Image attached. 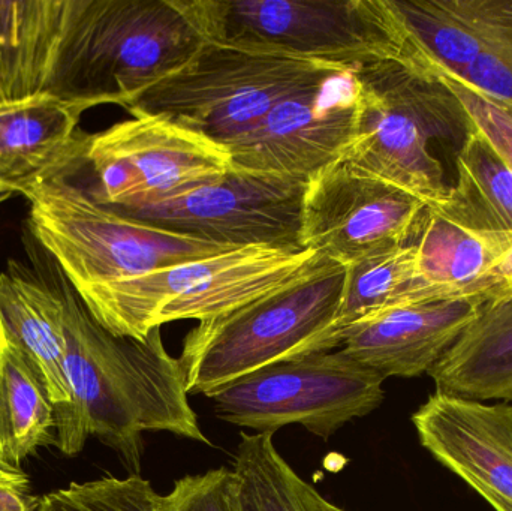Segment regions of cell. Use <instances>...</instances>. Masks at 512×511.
<instances>
[{
    "mask_svg": "<svg viewBox=\"0 0 512 511\" xmlns=\"http://www.w3.org/2000/svg\"><path fill=\"white\" fill-rule=\"evenodd\" d=\"M421 446L495 511H512V405L435 392L412 416Z\"/></svg>",
    "mask_w": 512,
    "mask_h": 511,
    "instance_id": "14",
    "label": "cell"
},
{
    "mask_svg": "<svg viewBox=\"0 0 512 511\" xmlns=\"http://www.w3.org/2000/svg\"><path fill=\"white\" fill-rule=\"evenodd\" d=\"M38 503L29 483L0 482V511H36Z\"/></svg>",
    "mask_w": 512,
    "mask_h": 511,
    "instance_id": "29",
    "label": "cell"
},
{
    "mask_svg": "<svg viewBox=\"0 0 512 511\" xmlns=\"http://www.w3.org/2000/svg\"><path fill=\"white\" fill-rule=\"evenodd\" d=\"M478 92H480V90H478ZM492 101H493V99H492ZM493 102H496V104H498L499 107L502 108V110L507 111L508 116H510L512 119V101H493Z\"/></svg>",
    "mask_w": 512,
    "mask_h": 511,
    "instance_id": "32",
    "label": "cell"
},
{
    "mask_svg": "<svg viewBox=\"0 0 512 511\" xmlns=\"http://www.w3.org/2000/svg\"><path fill=\"white\" fill-rule=\"evenodd\" d=\"M322 511H346L343 509H340V507L334 506V504H331L330 501L324 500V503H322Z\"/></svg>",
    "mask_w": 512,
    "mask_h": 511,
    "instance_id": "33",
    "label": "cell"
},
{
    "mask_svg": "<svg viewBox=\"0 0 512 511\" xmlns=\"http://www.w3.org/2000/svg\"><path fill=\"white\" fill-rule=\"evenodd\" d=\"M408 243L417 252L421 281L438 299L486 302L487 275L511 248L512 231L472 230L426 207Z\"/></svg>",
    "mask_w": 512,
    "mask_h": 511,
    "instance_id": "18",
    "label": "cell"
},
{
    "mask_svg": "<svg viewBox=\"0 0 512 511\" xmlns=\"http://www.w3.org/2000/svg\"><path fill=\"white\" fill-rule=\"evenodd\" d=\"M54 281L63 299L65 375L84 440L95 435L132 474H140L146 432L210 444L189 404L185 366L168 353L161 327L141 341L111 335L59 269Z\"/></svg>",
    "mask_w": 512,
    "mask_h": 511,
    "instance_id": "1",
    "label": "cell"
},
{
    "mask_svg": "<svg viewBox=\"0 0 512 511\" xmlns=\"http://www.w3.org/2000/svg\"><path fill=\"white\" fill-rule=\"evenodd\" d=\"M233 471L242 511H322L324 497L277 452L273 434H242Z\"/></svg>",
    "mask_w": 512,
    "mask_h": 511,
    "instance_id": "25",
    "label": "cell"
},
{
    "mask_svg": "<svg viewBox=\"0 0 512 511\" xmlns=\"http://www.w3.org/2000/svg\"><path fill=\"white\" fill-rule=\"evenodd\" d=\"M161 495L140 474L71 483L39 498L36 511H159Z\"/></svg>",
    "mask_w": 512,
    "mask_h": 511,
    "instance_id": "26",
    "label": "cell"
},
{
    "mask_svg": "<svg viewBox=\"0 0 512 511\" xmlns=\"http://www.w3.org/2000/svg\"><path fill=\"white\" fill-rule=\"evenodd\" d=\"M0 482L29 483V479L21 468L11 467L0 461Z\"/></svg>",
    "mask_w": 512,
    "mask_h": 511,
    "instance_id": "31",
    "label": "cell"
},
{
    "mask_svg": "<svg viewBox=\"0 0 512 511\" xmlns=\"http://www.w3.org/2000/svg\"><path fill=\"white\" fill-rule=\"evenodd\" d=\"M481 303L474 297L400 303L346 329L340 350L384 380L421 377L453 347Z\"/></svg>",
    "mask_w": 512,
    "mask_h": 511,
    "instance_id": "15",
    "label": "cell"
},
{
    "mask_svg": "<svg viewBox=\"0 0 512 511\" xmlns=\"http://www.w3.org/2000/svg\"><path fill=\"white\" fill-rule=\"evenodd\" d=\"M346 267L330 258L294 284L188 333L180 362L189 395L215 396L274 363L331 350Z\"/></svg>",
    "mask_w": 512,
    "mask_h": 511,
    "instance_id": "3",
    "label": "cell"
},
{
    "mask_svg": "<svg viewBox=\"0 0 512 511\" xmlns=\"http://www.w3.org/2000/svg\"><path fill=\"white\" fill-rule=\"evenodd\" d=\"M354 75L361 89V120L345 158L426 206L447 200L450 185L430 141L463 143L468 135L471 122L456 96L441 81L402 63H376Z\"/></svg>",
    "mask_w": 512,
    "mask_h": 511,
    "instance_id": "8",
    "label": "cell"
},
{
    "mask_svg": "<svg viewBox=\"0 0 512 511\" xmlns=\"http://www.w3.org/2000/svg\"><path fill=\"white\" fill-rule=\"evenodd\" d=\"M24 197L30 233L84 306L138 276L237 249L120 215L65 180Z\"/></svg>",
    "mask_w": 512,
    "mask_h": 511,
    "instance_id": "4",
    "label": "cell"
},
{
    "mask_svg": "<svg viewBox=\"0 0 512 511\" xmlns=\"http://www.w3.org/2000/svg\"><path fill=\"white\" fill-rule=\"evenodd\" d=\"M204 41L358 71L403 63L390 0H185Z\"/></svg>",
    "mask_w": 512,
    "mask_h": 511,
    "instance_id": "5",
    "label": "cell"
},
{
    "mask_svg": "<svg viewBox=\"0 0 512 511\" xmlns=\"http://www.w3.org/2000/svg\"><path fill=\"white\" fill-rule=\"evenodd\" d=\"M456 171L447 200L427 207L472 230L512 231V170L472 123L457 152Z\"/></svg>",
    "mask_w": 512,
    "mask_h": 511,
    "instance_id": "22",
    "label": "cell"
},
{
    "mask_svg": "<svg viewBox=\"0 0 512 511\" xmlns=\"http://www.w3.org/2000/svg\"><path fill=\"white\" fill-rule=\"evenodd\" d=\"M348 69L285 54L204 42L186 65L125 108L162 116L224 144L245 134L283 99Z\"/></svg>",
    "mask_w": 512,
    "mask_h": 511,
    "instance_id": "7",
    "label": "cell"
},
{
    "mask_svg": "<svg viewBox=\"0 0 512 511\" xmlns=\"http://www.w3.org/2000/svg\"><path fill=\"white\" fill-rule=\"evenodd\" d=\"M384 381L339 348L259 369L212 399L219 419L239 428L274 435L300 425L328 440L381 407Z\"/></svg>",
    "mask_w": 512,
    "mask_h": 511,
    "instance_id": "10",
    "label": "cell"
},
{
    "mask_svg": "<svg viewBox=\"0 0 512 511\" xmlns=\"http://www.w3.org/2000/svg\"><path fill=\"white\" fill-rule=\"evenodd\" d=\"M512 296V246L486 278V302Z\"/></svg>",
    "mask_w": 512,
    "mask_h": 511,
    "instance_id": "30",
    "label": "cell"
},
{
    "mask_svg": "<svg viewBox=\"0 0 512 511\" xmlns=\"http://www.w3.org/2000/svg\"><path fill=\"white\" fill-rule=\"evenodd\" d=\"M436 80L456 96L469 122L487 138L512 170V119L507 111L466 81L445 75Z\"/></svg>",
    "mask_w": 512,
    "mask_h": 511,
    "instance_id": "28",
    "label": "cell"
},
{
    "mask_svg": "<svg viewBox=\"0 0 512 511\" xmlns=\"http://www.w3.org/2000/svg\"><path fill=\"white\" fill-rule=\"evenodd\" d=\"M231 170L224 144L162 116H134L86 134L56 177L117 213L144 209Z\"/></svg>",
    "mask_w": 512,
    "mask_h": 511,
    "instance_id": "9",
    "label": "cell"
},
{
    "mask_svg": "<svg viewBox=\"0 0 512 511\" xmlns=\"http://www.w3.org/2000/svg\"><path fill=\"white\" fill-rule=\"evenodd\" d=\"M204 42L185 0H71L44 95L126 108Z\"/></svg>",
    "mask_w": 512,
    "mask_h": 511,
    "instance_id": "2",
    "label": "cell"
},
{
    "mask_svg": "<svg viewBox=\"0 0 512 511\" xmlns=\"http://www.w3.org/2000/svg\"><path fill=\"white\" fill-rule=\"evenodd\" d=\"M0 335L23 354L47 390L56 446L66 456L78 455L87 440L78 429L65 375L63 299L56 281L48 284L15 264L0 273Z\"/></svg>",
    "mask_w": 512,
    "mask_h": 511,
    "instance_id": "16",
    "label": "cell"
},
{
    "mask_svg": "<svg viewBox=\"0 0 512 511\" xmlns=\"http://www.w3.org/2000/svg\"><path fill=\"white\" fill-rule=\"evenodd\" d=\"M47 390L20 351L0 335V461L21 468L39 447L56 444Z\"/></svg>",
    "mask_w": 512,
    "mask_h": 511,
    "instance_id": "24",
    "label": "cell"
},
{
    "mask_svg": "<svg viewBox=\"0 0 512 511\" xmlns=\"http://www.w3.org/2000/svg\"><path fill=\"white\" fill-rule=\"evenodd\" d=\"M71 0H0V102L44 95Z\"/></svg>",
    "mask_w": 512,
    "mask_h": 511,
    "instance_id": "20",
    "label": "cell"
},
{
    "mask_svg": "<svg viewBox=\"0 0 512 511\" xmlns=\"http://www.w3.org/2000/svg\"><path fill=\"white\" fill-rule=\"evenodd\" d=\"M324 257L303 248L231 249L123 282L86 309L111 335L141 341L173 321L204 323L231 314L294 284Z\"/></svg>",
    "mask_w": 512,
    "mask_h": 511,
    "instance_id": "6",
    "label": "cell"
},
{
    "mask_svg": "<svg viewBox=\"0 0 512 511\" xmlns=\"http://www.w3.org/2000/svg\"><path fill=\"white\" fill-rule=\"evenodd\" d=\"M84 105L50 95L0 102V198L56 179L77 156Z\"/></svg>",
    "mask_w": 512,
    "mask_h": 511,
    "instance_id": "17",
    "label": "cell"
},
{
    "mask_svg": "<svg viewBox=\"0 0 512 511\" xmlns=\"http://www.w3.org/2000/svg\"><path fill=\"white\" fill-rule=\"evenodd\" d=\"M345 267V288L331 330V350H339L342 333L369 315L400 303L441 300L421 281L417 252L409 243L382 249Z\"/></svg>",
    "mask_w": 512,
    "mask_h": 511,
    "instance_id": "23",
    "label": "cell"
},
{
    "mask_svg": "<svg viewBox=\"0 0 512 511\" xmlns=\"http://www.w3.org/2000/svg\"><path fill=\"white\" fill-rule=\"evenodd\" d=\"M426 207L420 198L343 158L307 182L301 248L349 266L406 245Z\"/></svg>",
    "mask_w": 512,
    "mask_h": 511,
    "instance_id": "12",
    "label": "cell"
},
{
    "mask_svg": "<svg viewBox=\"0 0 512 511\" xmlns=\"http://www.w3.org/2000/svg\"><path fill=\"white\" fill-rule=\"evenodd\" d=\"M306 185L231 168L215 182L120 215L231 248H301Z\"/></svg>",
    "mask_w": 512,
    "mask_h": 511,
    "instance_id": "13",
    "label": "cell"
},
{
    "mask_svg": "<svg viewBox=\"0 0 512 511\" xmlns=\"http://www.w3.org/2000/svg\"><path fill=\"white\" fill-rule=\"evenodd\" d=\"M159 511H242L236 473L218 468L185 476L161 495Z\"/></svg>",
    "mask_w": 512,
    "mask_h": 511,
    "instance_id": "27",
    "label": "cell"
},
{
    "mask_svg": "<svg viewBox=\"0 0 512 511\" xmlns=\"http://www.w3.org/2000/svg\"><path fill=\"white\" fill-rule=\"evenodd\" d=\"M436 392L512 401V296L481 303L477 317L430 369Z\"/></svg>",
    "mask_w": 512,
    "mask_h": 511,
    "instance_id": "19",
    "label": "cell"
},
{
    "mask_svg": "<svg viewBox=\"0 0 512 511\" xmlns=\"http://www.w3.org/2000/svg\"><path fill=\"white\" fill-rule=\"evenodd\" d=\"M360 120V83L346 72L283 99L225 147L234 171L307 183L348 155Z\"/></svg>",
    "mask_w": 512,
    "mask_h": 511,
    "instance_id": "11",
    "label": "cell"
},
{
    "mask_svg": "<svg viewBox=\"0 0 512 511\" xmlns=\"http://www.w3.org/2000/svg\"><path fill=\"white\" fill-rule=\"evenodd\" d=\"M459 33L460 74L493 101H512V0H436Z\"/></svg>",
    "mask_w": 512,
    "mask_h": 511,
    "instance_id": "21",
    "label": "cell"
}]
</instances>
